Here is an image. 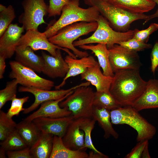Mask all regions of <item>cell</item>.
Here are the masks:
<instances>
[{
  "mask_svg": "<svg viewBox=\"0 0 158 158\" xmlns=\"http://www.w3.org/2000/svg\"><path fill=\"white\" fill-rule=\"evenodd\" d=\"M109 92L121 107L131 106L144 91L147 81L140 69H125L114 73Z\"/></svg>",
  "mask_w": 158,
  "mask_h": 158,
  "instance_id": "1",
  "label": "cell"
},
{
  "mask_svg": "<svg viewBox=\"0 0 158 158\" xmlns=\"http://www.w3.org/2000/svg\"><path fill=\"white\" fill-rule=\"evenodd\" d=\"M79 5V0H70L64 6L59 18L43 32L48 38L72 24L80 21L97 22L100 15L96 7L92 6L84 8L80 7Z\"/></svg>",
  "mask_w": 158,
  "mask_h": 158,
  "instance_id": "2",
  "label": "cell"
},
{
  "mask_svg": "<svg viewBox=\"0 0 158 158\" xmlns=\"http://www.w3.org/2000/svg\"><path fill=\"white\" fill-rule=\"evenodd\" d=\"M131 106L120 107L110 111L112 124H126L137 132V142L152 139L156 133L155 127L149 123Z\"/></svg>",
  "mask_w": 158,
  "mask_h": 158,
  "instance_id": "3",
  "label": "cell"
},
{
  "mask_svg": "<svg viewBox=\"0 0 158 158\" xmlns=\"http://www.w3.org/2000/svg\"><path fill=\"white\" fill-rule=\"evenodd\" d=\"M85 4L96 7L100 13L105 18L115 30L126 32L134 21L146 19L147 15L144 14L132 13L117 7L107 1L85 0Z\"/></svg>",
  "mask_w": 158,
  "mask_h": 158,
  "instance_id": "4",
  "label": "cell"
},
{
  "mask_svg": "<svg viewBox=\"0 0 158 158\" xmlns=\"http://www.w3.org/2000/svg\"><path fill=\"white\" fill-rule=\"evenodd\" d=\"M97 26L96 21L77 22L62 28L48 40L54 44L71 50L77 57L81 58L88 56L89 54L87 51L78 50L73 43L80 36L95 31Z\"/></svg>",
  "mask_w": 158,
  "mask_h": 158,
  "instance_id": "5",
  "label": "cell"
},
{
  "mask_svg": "<svg viewBox=\"0 0 158 158\" xmlns=\"http://www.w3.org/2000/svg\"><path fill=\"white\" fill-rule=\"evenodd\" d=\"M94 92L89 86L79 87L61 102L59 105L70 111L74 119L93 117Z\"/></svg>",
  "mask_w": 158,
  "mask_h": 158,
  "instance_id": "6",
  "label": "cell"
},
{
  "mask_svg": "<svg viewBox=\"0 0 158 158\" xmlns=\"http://www.w3.org/2000/svg\"><path fill=\"white\" fill-rule=\"evenodd\" d=\"M97 22L98 26L93 34L87 38L75 41L73 44L75 47L97 43L105 44L108 47L133 37V30H128L126 32L116 31L112 28L107 20L102 15H100Z\"/></svg>",
  "mask_w": 158,
  "mask_h": 158,
  "instance_id": "7",
  "label": "cell"
},
{
  "mask_svg": "<svg viewBox=\"0 0 158 158\" xmlns=\"http://www.w3.org/2000/svg\"><path fill=\"white\" fill-rule=\"evenodd\" d=\"M9 65L11 71L9 77L16 79L23 86L50 90L54 86L53 81L39 76L33 70L16 61H10Z\"/></svg>",
  "mask_w": 158,
  "mask_h": 158,
  "instance_id": "8",
  "label": "cell"
},
{
  "mask_svg": "<svg viewBox=\"0 0 158 158\" xmlns=\"http://www.w3.org/2000/svg\"><path fill=\"white\" fill-rule=\"evenodd\" d=\"M22 5L24 12L18 18L25 30H37L39 25L46 23L44 18L48 14L49 6L44 0H23Z\"/></svg>",
  "mask_w": 158,
  "mask_h": 158,
  "instance_id": "9",
  "label": "cell"
},
{
  "mask_svg": "<svg viewBox=\"0 0 158 158\" xmlns=\"http://www.w3.org/2000/svg\"><path fill=\"white\" fill-rule=\"evenodd\" d=\"M107 47L109 51L110 65L114 73L123 69H140L142 66L137 52L117 44Z\"/></svg>",
  "mask_w": 158,
  "mask_h": 158,
  "instance_id": "10",
  "label": "cell"
},
{
  "mask_svg": "<svg viewBox=\"0 0 158 158\" xmlns=\"http://www.w3.org/2000/svg\"><path fill=\"white\" fill-rule=\"evenodd\" d=\"M17 46L21 47H29L34 51L39 50H46L54 56L57 55V49H60L75 58L77 57L68 49L52 43L43 32H40L38 30H26L25 34L22 35Z\"/></svg>",
  "mask_w": 158,
  "mask_h": 158,
  "instance_id": "11",
  "label": "cell"
},
{
  "mask_svg": "<svg viewBox=\"0 0 158 158\" xmlns=\"http://www.w3.org/2000/svg\"><path fill=\"white\" fill-rule=\"evenodd\" d=\"M90 84L89 82L87 81L67 89L55 90H46L32 87H20L18 89L19 92L30 93L34 96L35 98L34 102L29 107L25 108L23 113L28 114L35 109L39 105L44 102L59 99L79 87L89 86Z\"/></svg>",
  "mask_w": 158,
  "mask_h": 158,
  "instance_id": "12",
  "label": "cell"
},
{
  "mask_svg": "<svg viewBox=\"0 0 158 158\" xmlns=\"http://www.w3.org/2000/svg\"><path fill=\"white\" fill-rule=\"evenodd\" d=\"M73 120L71 115L68 116L55 118L40 117L32 121L41 132L62 138Z\"/></svg>",
  "mask_w": 158,
  "mask_h": 158,
  "instance_id": "13",
  "label": "cell"
},
{
  "mask_svg": "<svg viewBox=\"0 0 158 158\" xmlns=\"http://www.w3.org/2000/svg\"><path fill=\"white\" fill-rule=\"evenodd\" d=\"M73 90L61 99L56 100H50L43 103L37 110L23 120L28 121H32L34 119L40 117L55 118L71 115V112L66 108L61 107L59 103L72 93Z\"/></svg>",
  "mask_w": 158,
  "mask_h": 158,
  "instance_id": "14",
  "label": "cell"
},
{
  "mask_svg": "<svg viewBox=\"0 0 158 158\" xmlns=\"http://www.w3.org/2000/svg\"><path fill=\"white\" fill-rule=\"evenodd\" d=\"M25 29L17 24H11L0 37V55L6 59L11 58L15 52Z\"/></svg>",
  "mask_w": 158,
  "mask_h": 158,
  "instance_id": "15",
  "label": "cell"
},
{
  "mask_svg": "<svg viewBox=\"0 0 158 158\" xmlns=\"http://www.w3.org/2000/svg\"><path fill=\"white\" fill-rule=\"evenodd\" d=\"M61 50L57 49V55L55 56L42 51L43 60L42 72L49 78H64L68 71V65L63 57Z\"/></svg>",
  "mask_w": 158,
  "mask_h": 158,
  "instance_id": "16",
  "label": "cell"
},
{
  "mask_svg": "<svg viewBox=\"0 0 158 158\" xmlns=\"http://www.w3.org/2000/svg\"><path fill=\"white\" fill-rule=\"evenodd\" d=\"M64 59L68 65V70L62 82L55 87L56 90H59L62 87L68 78L81 75L87 69L95 66L98 63L92 56L77 59L68 54L65 56Z\"/></svg>",
  "mask_w": 158,
  "mask_h": 158,
  "instance_id": "17",
  "label": "cell"
},
{
  "mask_svg": "<svg viewBox=\"0 0 158 158\" xmlns=\"http://www.w3.org/2000/svg\"><path fill=\"white\" fill-rule=\"evenodd\" d=\"M131 106L138 111L158 108V80L150 79L141 95Z\"/></svg>",
  "mask_w": 158,
  "mask_h": 158,
  "instance_id": "18",
  "label": "cell"
},
{
  "mask_svg": "<svg viewBox=\"0 0 158 158\" xmlns=\"http://www.w3.org/2000/svg\"><path fill=\"white\" fill-rule=\"evenodd\" d=\"M83 118L74 119L68 126L63 137V142L65 145L73 150L85 151L84 133L80 129L81 123Z\"/></svg>",
  "mask_w": 158,
  "mask_h": 158,
  "instance_id": "19",
  "label": "cell"
},
{
  "mask_svg": "<svg viewBox=\"0 0 158 158\" xmlns=\"http://www.w3.org/2000/svg\"><path fill=\"white\" fill-rule=\"evenodd\" d=\"M98 63L89 68L80 75L81 80H85L94 86L97 91H109L113 77L104 75L101 70Z\"/></svg>",
  "mask_w": 158,
  "mask_h": 158,
  "instance_id": "20",
  "label": "cell"
},
{
  "mask_svg": "<svg viewBox=\"0 0 158 158\" xmlns=\"http://www.w3.org/2000/svg\"><path fill=\"white\" fill-rule=\"evenodd\" d=\"M30 47L17 46L15 51L16 61L35 72H42L43 60L42 56L36 54Z\"/></svg>",
  "mask_w": 158,
  "mask_h": 158,
  "instance_id": "21",
  "label": "cell"
},
{
  "mask_svg": "<svg viewBox=\"0 0 158 158\" xmlns=\"http://www.w3.org/2000/svg\"><path fill=\"white\" fill-rule=\"evenodd\" d=\"M79 47L85 50L92 51L97 57L103 74L106 76L114 77V74L110 65L109 51L106 44L101 43H98L95 45L84 44L79 46Z\"/></svg>",
  "mask_w": 158,
  "mask_h": 158,
  "instance_id": "22",
  "label": "cell"
},
{
  "mask_svg": "<svg viewBox=\"0 0 158 158\" xmlns=\"http://www.w3.org/2000/svg\"><path fill=\"white\" fill-rule=\"evenodd\" d=\"M114 6L132 13L143 14L153 9L156 4L152 0H107Z\"/></svg>",
  "mask_w": 158,
  "mask_h": 158,
  "instance_id": "23",
  "label": "cell"
},
{
  "mask_svg": "<svg viewBox=\"0 0 158 158\" xmlns=\"http://www.w3.org/2000/svg\"><path fill=\"white\" fill-rule=\"evenodd\" d=\"M54 136L51 134L41 132L38 139L30 148L33 158H49Z\"/></svg>",
  "mask_w": 158,
  "mask_h": 158,
  "instance_id": "24",
  "label": "cell"
},
{
  "mask_svg": "<svg viewBox=\"0 0 158 158\" xmlns=\"http://www.w3.org/2000/svg\"><path fill=\"white\" fill-rule=\"evenodd\" d=\"M85 151L73 150L64 144L62 138L54 135L52 151L49 158H88Z\"/></svg>",
  "mask_w": 158,
  "mask_h": 158,
  "instance_id": "25",
  "label": "cell"
},
{
  "mask_svg": "<svg viewBox=\"0 0 158 158\" xmlns=\"http://www.w3.org/2000/svg\"><path fill=\"white\" fill-rule=\"evenodd\" d=\"M92 117L97 121L104 130V136L106 139L111 136L115 139L118 138L119 135L112 126L111 119L110 111L104 108L93 107Z\"/></svg>",
  "mask_w": 158,
  "mask_h": 158,
  "instance_id": "26",
  "label": "cell"
},
{
  "mask_svg": "<svg viewBox=\"0 0 158 158\" xmlns=\"http://www.w3.org/2000/svg\"><path fill=\"white\" fill-rule=\"evenodd\" d=\"M16 129L27 147L30 148L39 138L41 131L32 121L23 120L17 123Z\"/></svg>",
  "mask_w": 158,
  "mask_h": 158,
  "instance_id": "27",
  "label": "cell"
},
{
  "mask_svg": "<svg viewBox=\"0 0 158 158\" xmlns=\"http://www.w3.org/2000/svg\"><path fill=\"white\" fill-rule=\"evenodd\" d=\"M94 107L104 108L111 111L122 107L109 91L94 92L93 101Z\"/></svg>",
  "mask_w": 158,
  "mask_h": 158,
  "instance_id": "28",
  "label": "cell"
},
{
  "mask_svg": "<svg viewBox=\"0 0 158 158\" xmlns=\"http://www.w3.org/2000/svg\"><path fill=\"white\" fill-rule=\"evenodd\" d=\"M0 145L6 151L20 150L27 147L16 128L6 139L1 141Z\"/></svg>",
  "mask_w": 158,
  "mask_h": 158,
  "instance_id": "29",
  "label": "cell"
},
{
  "mask_svg": "<svg viewBox=\"0 0 158 158\" xmlns=\"http://www.w3.org/2000/svg\"><path fill=\"white\" fill-rule=\"evenodd\" d=\"M93 118H83L81 123L80 129L84 133V148L86 150L89 148L95 152L101 153L94 146L92 141L91 133L93 129L96 122Z\"/></svg>",
  "mask_w": 158,
  "mask_h": 158,
  "instance_id": "30",
  "label": "cell"
},
{
  "mask_svg": "<svg viewBox=\"0 0 158 158\" xmlns=\"http://www.w3.org/2000/svg\"><path fill=\"white\" fill-rule=\"evenodd\" d=\"M17 123L8 117L6 113L0 111V140H4L16 128Z\"/></svg>",
  "mask_w": 158,
  "mask_h": 158,
  "instance_id": "31",
  "label": "cell"
},
{
  "mask_svg": "<svg viewBox=\"0 0 158 158\" xmlns=\"http://www.w3.org/2000/svg\"><path fill=\"white\" fill-rule=\"evenodd\" d=\"M19 84L16 79L8 82L5 87L0 91V109L8 101H11L16 97L18 85Z\"/></svg>",
  "mask_w": 158,
  "mask_h": 158,
  "instance_id": "32",
  "label": "cell"
},
{
  "mask_svg": "<svg viewBox=\"0 0 158 158\" xmlns=\"http://www.w3.org/2000/svg\"><path fill=\"white\" fill-rule=\"evenodd\" d=\"M14 9L11 5L0 12V37L16 18Z\"/></svg>",
  "mask_w": 158,
  "mask_h": 158,
  "instance_id": "33",
  "label": "cell"
},
{
  "mask_svg": "<svg viewBox=\"0 0 158 158\" xmlns=\"http://www.w3.org/2000/svg\"><path fill=\"white\" fill-rule=\"evenodd\" d=\"M130 50L137 52L152 47L151 44L145 43L133 37L127 40L121 41L117 44Z\"/></svg>",
  "mask_w": 158,
  "mask_h": 158,
  "instance_id": "34",
  "label": "cell"
},
{
  "mask_svg": "<svg viewBox=\"0 0 158 158\" xmlns=\"http://www.w3.org/2000/svg\"><path fill=\"white\" fill-rule=\"evenodd\" d=\"M29 98L28 96L21 98L14 97L11 101V106L6 113L7 116L12 118L14 116H18L21 111H23L25 109L23 107V105L28 101Z\"/></svg>",
  "mask_w": 158,
  "mask_h": 158,
  "instance_id": "35",
  "label": "cell"
},
{
  "mask_svg": "<svg viewBox=\"0 0 158 158\" xmlns=\"http://www.w3.org/2000/svg\"><path fill=\"white\" fill-rule=\"evenodd\" d=\"M158 29V24L153 23L150 24L149 26L144 30H139L135 29L133 30V37L145 43H147L150 36Z\"/></svg>",
  "mask_w": 158,
  "mask_h": 158,
  "instance_id": "36",
  "label": "cell"
},
{
  "mask_svg": "<svg viewBox=\"0 0 158 158\" xmlns=\"http://www.w3.org/2000/svg\"><path fill=\"white\" fill-rule=\"evenodd\" d=\"M70 0H49L48 9L49 17L61 15L64 6Z\"/></svg>",
  "mask_w": 158,
  "mask_h": 158,
  "instance_id": "37",
  "label": "cell"
},
{
  "mask_svg": "<svg viewBox=\"0 0 158 158\" xmlns=\"http://www.w3.org/2000/svg\"><path fill=\"white\" fill-rule=\"evenodd\" d=\"M131 151L124 157L126 158H140L142 152L147 145L149 144L148 140H144L138 142Z\"/></svg>",
  "mask_w": 158,
  "mask_h": 158,
  "instance_id": "38",
  "label": "cell"
},
{
  "mask_svg": "<svg viewBox=\"0 0 158 158\" xmlns=\"http://www.w3.org/2000/svg\"><path fill=\"white\" fill-rule=\"evenodd\" d=\"M6 155L8 158H33L30 148L28 147L20 150L7 151Z\"/></svg>",
  "mask_w": 158,
  "mask_h": 158,
  "instance_id": "39",
  "label": "cell"
},
{
  "mask_svg": "<svg viewBox=\"0 0 158 158\" xmlns=\"http://www.w3.org/2000/svg\"><path fill=\"white\" fill-rule=\"evenodd\" d=\"M151 69L153 75L155 74L158 66V42H156L152 47L151 54Z\"/></svg>",
  "mask_w": 158,
  "mask_h": 158,
  "instance_id": "40",
  "label": "cell"
},
{
  "mask_svg": "<svg viewBox=\"0 0 158 158\" xmlns=\"http://www.w3.org/2000/svg\"><path fill=\"white\" fill-rule=\"evenodd\" d=\"M6 59L4 56L0 55V79H2L4 78L5 72L6 64L5 60Z\"/></svg>",
  "mask_w": 158,
  "mask_h": 158,
  "instance_id": "41",
  "label": "cell"
},
{
  "mask_svg": "<svg viewBox=\"0 0 158 158\" xmlns=\"http://www.w3.org/2000/svg\"><path fill=\"white\" fill-rule=\"evenodd\" d=\"M108 157L102 153H99L91 150L88 154V158H107Z\"/></svg>",
  "mask_w": 158,
  "mask_h": 158,
  "instance_id": "42",
  "label": "cell"
},
{
  "mask_svg": "<svg viewBox=\"0 0 158 158\" xmlns=\"http://www.w3.org/2000/svg\"><path fill=\"white\" fill-rule=\"evenodd\" d=\"M152 0L154 1L156 4H157L158 6V0ZM156 18H158V8L156 11L154 13L150 15H147V18L146 20H145L143 24H144L151 19Z\"/></svg>",
  "mask_w": 158,
  "mask_h": 158,
  "instance_id": "43",
  "label": "cell"
},
{
  "mask_svg": "<svg viewBox=\"0 0 158 158\" xmlns=\"http://www.w3.org/2000/svg\"><path fill=\"white\" fill-rule=\"evenodd\" d=\"M141 158H150V156L148 150V144H147L145 147L142 153Z\"/></svg>",
  "mask_w": 158,
  "mask_h": 158,
  "instance_id": "44",
  "label": "cell"
},
{
  "mask_svg": "<svg viewBox=\"0 0 158 158\" xmlns=\"http://www.w3.org/2000/svg\"><path fill=\"white\" fill-rule=\"evenodd\" d=\"M6 151L1 146L0 148V158H6Z\"/></svg>",
  "mask_w": 158,
  "mask_h": 158,
  "instance_id": "45",
  "label": "cell"
},
{
  "mask_svg": "<svg viewBox=\"0 0 158 158\" xmlns=\"http://www.w3.org/2000/svg\"><path fill=\"white\" fill-rule=\"evenodd\" d=\"M6 7L2 4H0V12L4 10Z\"/></svg>",
  "mask_w": 158,
  "mask_h": 158,
  "instance_id": "46",
  "label": "cell"
},
{
  "mask_svg": "<svg viewBox=\"0 0 158 158\" xmlns=\"http://www.w3.org/2000/svg\"><path fill=\"white\" fill-rule=\"evenodd\" d=\"M156 70H157V74H158V66L157 67L156 69Z\"/></svg>",
  "mask_w": 158,
  "mask_h": 158,
  "instance_id": "47",
  "label": "cell"
},
{
  "mask_svg": "<svg viewBox=\"0 0 158 158\" xmlns=\"http://www.w3.org/2000/svg\"><path fill=\"white\" fill-rule=\"evenodd\" d=\"M98 0L103 1H107V0Z\"/></svg>",
  "mask_w": 158,
  "mask_h": 158,
  "instance_id": "48",
  "label": "cell"
}]
</instances>
